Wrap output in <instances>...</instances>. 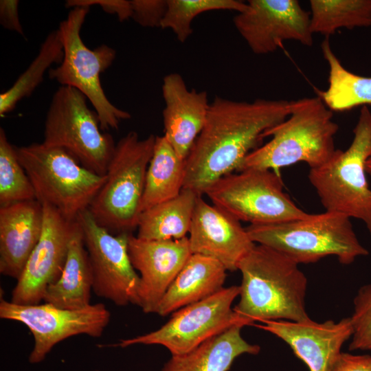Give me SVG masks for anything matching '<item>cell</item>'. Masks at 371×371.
I'll return each mask as SVG.
<instances>
[{
    "mask_svg": "<svg viewBox=\"0 0 371 371\" xmlns=\"http://www.w3.org/2000/svg\"><path fill=\"white\" fill-rule=\"evenodd\" d=\"M291 101H236L216 97L205 124L186 159L183 189L202 196L221 177L239 171L245 157L259 147L265 133L284 121Z\"/></svg>",
    "mask_w": 371,
    "mask_h": 371,
    "instance_id": "6da1fadb",
    "label": "cell"
},
{
    "mask_svg": "<svg viewBox=\"0 0 371 371\" xmlns=\"http://www.w3.org/2000/svg\"><path fill=\"white\" fill-rule=\"evenodd\" d=\"M240 300L234 311L250 325L256 321L311 319L305 307L307 278L281 252L256 244L240 260Z\"/></svg>",
    "mask_w": 371,
    "mask_h": 371,
    "instance_id": "7a4b0ae2",
    "label": "cell"
},
{
    "mask_svg": "<svg viewBox=\"0 0 371 371\" xmlns=\"http://www.w3.org/2000/svg\"><path fill=\"white\" fill-rule=\"evenodd\" d=\"M333 117L318 95L291 100L290 115L265 133V137L271 139L251 151L240 170L260 168L278 172L299 162L307 164L310 169L322 166L337 150L335 136L339 126Z\"/></svg>",
    "mask_w": 371,
    "mask_h": 371,
    "instance_id": "3957f363",
    "label": "cell"
},
{
    "mask_svg": "<svg viewBox=\"0 0 371 371\" xmlns=\"http://www.w3.org/2000/svg\"><path fill=\"white\" fill-rule=\"evenodd\" d=\"M256 244L270 247L300 264L315 263L330 256L350 265L368 251L360 243L350 218L330 211L304 218L267 225H249Z\"/></svg>",
    "mask_w": 371,
    "mask_h": 371,
    "instance_id": "277c9868",
    "label": "cell"
},
{
    "mask_svg": "<svg viewBox=\"0 0 371 371\" xmlns=\"http://www.w3.org/2000/svg\"><path fill=\"white\" fill-rule=\"evenodd\" d=\"M155 139L153 134L140 139L131 131L115 145L106 181L88 208L95 221L113 234H133L137 228Z\"/></svg>",
    "mask_w": 371,
    "mask_h": 371,
    "instance_id": "5b68a950",
    "label": "cell"
},
{
    "mask_svg": "<svg viewBox=\"0 0 371 371\" xmlns=\"http://www.w3.org/2000/svg\"><path fill=\"white\" fill-rule=\"evenodd\" d=\"M353 139L345 150L337 149L322 166L310 169L308 177L326 211L363 221L371 235V188L366 165L371 157V111L361 108Z\"/></svg>",
    "mask_w": 371,
    "mask_h": 371,
    "instance_id": "8992f818",
    "label": "cell"
},
{
    "mask_svg": "<svg viewBox=\"0 0 371 371\" xmlns=\"http://www.w3.org/2000/svg\"><path fill=\"white\" fill-rule=\"evenodd\" d=\"M15 149L36 199L70 220L89 208L106 181V175L85 168L62 148L33 143Z\"/></svg>",
    "mask_w": 371,
    "mask_h": 371,
    "instance_id": "52a82bcc",
    "label": "cell"
},
{
    "mask_svg": "<svg viewBox=\"0 0 371 371\" xmlns=\"http://www.w3.org/2000/svg\"><path fill=\"white\" fill-rule=\"evenodd\" d=\"M89 10V6L72 8L60 23L63 58L56 67L49 70V77L60 86L74 87L86 96L99 117L102 131L117 130L121 122L131 115L109 100L100 82V75L112 65L115 50L106 45L90 49L82 40L81 27Z\"/></svg>",
    "mask_w": 371,
    "mask_h": 371,
    "instance_id": "ba28073f",
    "label": "cell"
},
{
    "mask_svg": "<svg viewBox=\"0 0 371 371\" xmlns=\"http://www.w3.org/2000/svg\"><path fill=\"white\" fill-rule=\"evenodd\" d=\"M87 100L78 89L60 86L47 112L42 143L65 149L85 168L105 175L116 144L111 134L101 131Z\"/></svg>",
    "mask_w": 371,
    "mask_h": 371,
    "instance_id": "9c48e42d",
    "label": "cell"
},
{
    "mask_svg": "<svg viewBox=\"0 0 371 371\" xmlns=\"http://www.w3.org/2000/svg\"><path fill=\"white\" fill-rule=\"evenodd\" d=\"M205 194L212 203L240 221L267 225L306 218L309 215L283 189L279 172L246 168L214 183Z\"/></svg>",
    "mask_w": 371,
    "mask_h": 371,
    "instance_id": "30bf717a",
    "label": "cell"
},
{
    "mask_svg": "<svg viewBox=\"0 0 371 371\" xmlns=\"http://www.w3.org/2000/svg\"><path fill=\"white\" fill-rule=\"evenodd\" d=\"M240 286L223 288L216 293L174 312L159 328L115 344L126 348L137 344L160 345L172 355L185 354L235 325L250 324L232 308Z\"/></svg>",
    "mask_w": 371,
    "mask_h": 371,
    "instance_id": "8fae6325",
    "label": "cell"
},
{
    "mask_svg": "<svg viewBox=\"0 0 371 371\" xmlns=\"http://www.w3.org/2000/svg\"><path fill=\"white\" fill-rule=\"evenodd\" d=\"M0 317L25 325L34 338L29 362H42L52 349L72 336L100 337L108 326L111 313L102 303L78 310H69L48 303L22 305L1 299Z\"/></svg>",
    "mask_w": 371,
    "mask_h": 371,
    "instance_id": "7c38bea8",
    "label": "cell"
},
{
    "mask_svg": "<svg viewBox=\"0 0 371 371\" xmlns=\"http://www.w3.org/2000/svg\"><path fill=\"white\" fill-rule=\"evenodd\" d=\"M93 275V291L117 306L137 305L139 276L128 253L130 234H113L100 226L88 209L77 216Z\"/></svg>",
    "mask_w": 371,
    "mask_h": 371,
    "instance_id": "4fadbf2b",
    "label": "cell"
},
{
    "mask_svg": "<svg viewBox=\"0 0 371 371\" xmlns=\"http://www.w3.org/2000/svg\"><path fill=\"white\" fill-rule=\"evenodd\" d=\"M42 205L41 236L12 290L10 301L14 304H38L43 301L47 287L60 278L69 244L80 229L77 218L70 220L52 205Z\"/></svg>",
    "mask_w": 371,
    "mask_h": 371,
    "instance_id": "5bb4252c",
    "label": "cell"
},
{
    "mask_svg": "<svg viewBox=\"0 0 371 371\" xmlns=\"http://www.w3.org/2000/svg\"><path fill=\"white\" fill-rule=\"evenodd\" d=\"M233 21L257 55L275 52L284 41H295L308 47L313 44L310 12L297 0H249L246 9Z\"/></svg>",
    "mask_w": 371,
    "mask_h": 371,
    "instance_id": "9a60e30c",
    "label": "cell"
},
{
    "mask_svg": "<svg viewBox=\"0 0 371 371\" xmlns=\"http://www.w3.org/2000/svg\"><path fill=\"white\" fill-rule=\"evenodd\" d=\"M128 253L139 273L137 306L145 313H156L167 290L191 256L188 237L144 240L130 234Z\"/></svg>",
    "mask_w": 371,
    "mask_h": 371,
    "instance_id": "2e32d148",
    "label": "cell"
},
{
    "mask_svg": "<svg viewBox=\"0 0 371 371\" xmlns=\"http://www.w3.org/2000/svg\"><path fill=\"white\" fill-rule=\"evenodd\" d=\"M188 240L192 254L213 258L230 271L238 270L256 245L240 221L202 196L195 205Z\"/></svg>",
    "mask_w": 371,
    "mask_h": 371,
    "instance_id": "e0dca14e",
    "label": "cell"
},
{
    "mask_svg": "<svg viewBox=\"0 0 371 371\" xmlns=\"http://www.w3.org/2000/svg\"><path fill=\"white\" fill-rule=\"evenodd\" d=\"M256 326L286 342L310 371H331L344 344L351 338L350 317L337 322H316L311 319L293 322L267 320Z\"/></svg>",
    "mask_w": 371,
    "mask_h": 371,
    "instance_id": "ac0fdd59",
    "label": "cell"
},
{
    "mask_svg": "<svg viewBox=\"0 0 371 371\" xmlns=\"http://www.w3.org/2000/svg\"><path fill=\"white\" fill-rule=\"evenodd\" d=\"M164 136L177 155L186 160L203 130L210 103L205 91L189 90L182 76L171 73L163 79Z\"/></svg>",
    "mask_w": 371,
    "mask_h": 371,
    "instance_id": "d6986e66",
    "label": "cell"
},
{
    "mask_svg": "<svg viewBox=\"0 0 371 371\" xmlns=\"http://www.w3.org/2000/svg\"><path fill=\"white\" fill-rule=\"evenodd\" d=\"M43 207L36 199L0 206V273L16 279L38 243Z\"/></svg>",
    "mask_w": 371,
    "mask_h": 371,
    "instance_id": "ffe728a7",
    "label": "cell"
},
{
    "mask_svg": "<svg viewBox=\"0 0 371 371\" xmlns=\"http://www.w3.org/2000/svg\"><path fill=\"white\" fill-rule=\"evenodd\" d=\"M227 269L217 260L192 254L161 299L157 314L166 316L223 289Z\"/></svg>",
    "mask_w": 371,
    "mask_h": 371,
    "instance_id": "44dd1931",
    "label": "cell"
},
{
    "mask_svg": "<svg viewBox=\"0 0 371 371\" xmlns=\"http://www.w3.org/2000/svg\"><path fill=\"white\" fill-rule=\"evenodd\" d=\"M243 327L233 326L185 354L172 355L161 371H228L238 357L260 350L243 338Z\"/></svg>",
    "mask_w": 371,
    "mask_h": 371,
    "instance_id": "7402d4cb",
    "label": "cell"
},
{
    "mask_svg": "<svg viewBox=\"0 0 371 371\" xmlns=\"http://www.w3.org/2000/svg\"><path fill=\"white\" fill-rule=\"evenodd\" d=\"M92 291V270L80 227L69 244L60 278L47 287L43 301L60 308L81 309L91 304Z\"/></svg>",
    "mask_w": 371,
    "mask_h": 371,
    "instance_id": "603a6c76",
    "label": "cell"
},
{
    "mask_svg": "<svg viewBox=\"0 0 371 371\" xmlns=\"http://www.w3.org/2000/svg\"><path fill=\"white\" fill-rule=\"evenodd\" d=\"M186 160L182 159L163 135L156 136L141 203V213L176 197L183 188Z\"/></svg>",
    "mask_w": 371,
    "mask_h": 371,
    "instance_id": "cb8c5ba5",
    "label": "cell"
},
{
    "mask_svg": "<svg viewBox=\"0 0 371 371\" xmlns=\"http://www.w3.org/2000/svg\"><path fill=\"white\" fill-rule=\"evenodd\" d=\"M199 196L191 190L183 189L176 197L143 211L139 218L136 236L144 240L186 237Z\"/></svg>",
    "mask_w": 371,
    "mask_h": 371,
    "instance_id": "d4e9b609",
    "label": "cell"
},
{
    "mask_svg": "<svg viewBox=\"0 0 371 371\" xmlns=\"http://www.w3.org/2000/svg\"><path fill=\"white\" fill-rule=\"evenodd\" d=\"M324 58L328 65V87L317 95L331 111H349L359 106H371V77L347 70L333 52L329 38L321 44Z\"/></svg>",
    "mask_w": 371,
    "mask_h": 371,
    "instance_id": "484cf974",
    "label": "cell"
},
{
    "mask_svg": "<svg viewBox=\"0 0 371 371\" xmlns=\"http://www.w3.org/2000/svg\"><path fill=\"white\" fill-rule=\"evenodd\" d=\"M311 29L329 38L339 28L371 26V0H311Z\"/></svg>",
    "mask_w": 371,
    "mask_h": 371,
    "instance_id": "4316f807",
    "label": "cell"
},
{
    "mask_svg": "<svg viewBox=\"0 0 371 371\" xmlns=\"http://www.w3.org/2000/svg\"><path fill=\"white\" fill-rule=\"evenodd\" d=\"M63 46L60 32L52 31L43 42L38 54L12 86L0 95V116L12 111L22 99L30 96L43 80L53 63L58 65L63 58Z\"/></svg>",
    "mask_w": 371,
    "mask_h": 371,
    "instance_id": "83f0119b",
    "label": "cell"
},
{
    "mask_svg": "<svg viewBox=\"0 0 371 371\" xmlns=\"http://www.w3.org/2000/svg\"><path fill=\"white\" fill-rule=\"evenodd\" d=\"M168 8L161 28L170 29L181 43L192 33L194 19L201 13L212 10L243 12L247 2L238 0H167Z\"/></svg>",
    "mask_w": 371,
    "mask_h": 371,
    "instance_id": "f1b7e54d",
    "label": "cell"
},
{
    "mask_svg": "<svg viewBox=\"0 0 371 371\" xmlns=\"http://www.w3.org/2000/svg\"><path fill=\"white\" fill-rule=\"evenodd\" d=\"M36 199L32 184L19 161L15 146L0 128V206Z\"/></svg>",
    "mask_w": 371,
    "mask_h": 371,
    "instance_id": "f546056e",
    "label": "cell"
},
{
    "mask_svg": "<svg viewBox=\"0 0 371 371\" xmlns=\"http://www.w3.org/2000/svg\"><path fill=\"white\" fill-rule=\"evenodd\" d=\"M350 317L352 328L349 350H371V284L359 288Z\"/></svg>",
    "mask_w": 371,
    "mask_h": 371,
    "instance_id": "4dcf8cb0",
    "label": "cell"
},
{
    "mask_svg": "<svg viewBox=\"0 0 371 371\" xmlns=\"http://www.w3.org/2000/svg\"><path fill=\"white\" fill-rule=\"evenodd\" d=\"M131 18L146 27H161L167 11V0H132Z\"/></svg>",
    "mask_w": 371,
    "mask_h": 371,
    "instance_id": "1f68e13d",
    "label": "cell"
},
{
    "mask_svg": "<svg viewBox=\"0 0 371 371\" xmlns=\"http://www.w3.org/2000/svg\"><path fill=\"white\" fill-rule=\"evenodd\" d=\"M99 5L107 13L115 14L120 21L131 18V1L126 0H69L65 6L72 8L77 6Z\"/></svg>",
    "mask_w": 371,
    "mask_h": 371,
    "instance_id": "d6a6232c",
    "label": "cell"
},
{
    "mask_svg": "<svg viewBox=\"0 0 371 371\" xmlns=\"http://www.w3.org/2000/svg\"><path fill=\"white\" fill-rule=\"evenodd\" d=\"M331 371H371V356L341 352Z\"/></svg>",
    "mask_w": 371,
    "mask_h": 371,
    "instance_id": "836d02e7",
    "label": "cell"
},
{
    "mask_svg": "<svg viewBox=\"0 0 371 371\" xmlns=\"http://www.w3.org/2000/svg\"><path fill=\"white\" fill-rule=\"evenodd\" d=\"M19 1L1 0L0 1V23L5 29L23 35L19 12Z\"/></svg>",
    "mask_w": 371,
    "mask_h": 371,
    "instance_id": "e575fe53",
    "label": "cell"
},
{
    "mask_svg": "<svg viewBox=\"0 0 371 371\" xmlns=\"http://www.w3.org/2000/svg\"><path fill=\"white\" fill-rule=\"evenodd\" d=\"M366 170L367 175H369L371 177V157H370L366 162Z\"/></svg>",
    "mask_w": 371,
    "mask_h": 371,
    "instance_id": "d590c367",
    "label": "cell"
},
{
    "mask_svg": "<svg viewBox=\"0 0 371 371\" xmlns=\"http://www.w3.org/2000/svg\"><path fill=\"white\" fill-rule=\"evenodd\" d=\"M94 371H100V370H94Z\"/></svg>",
    "mask_w": 371,
    "mask_h": 371,
    "instance_id": "8d00e7d4",
    "label": "cell"
}]
</instances>
